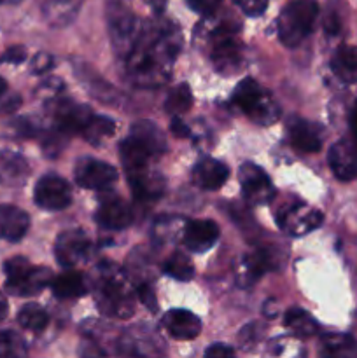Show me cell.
<instances>
[{
	"label": "cell",
	"mask_w": 357,
	"mask_h": 358,
	"mask_svg": "<svg viewBox=\"0 0 357 358\" xmlns=\"http://www.w3.org/2000/svg\"><path fill=\"white\" fill-rule=\"evenodd\" d=\"M4 271L7 275L6 289L13 296H35L52 282V275L48 268L31 266L24 257L9 259L4 264Z\"/></svg>",
	"instance_id": "5"
},
{
	"label": "cell",
	"mask_w": 357,
	"mask_h": 358,
	"mask_svg": "<svg viewBox=\"0 0 357 358\" xmlns=\"http://www.w3.org/2000/svg\"><path fill=\"white\" fill-rule=\"evenodd\" d=\"M30 227V217L14 205H0V240L20 241Z\"/></svg>",
	"instance_id": "17"
},
{
	"label": "cell",
	"mask_w": 357,
	"mask_h": 358,
	"mask_svg": "<svg viewBox=\"0 0 357 358\" xmlns=\"http://www.w3.org/2000/svg\"><path fill=\"white\" fill-rule=\"evenodd\" d=\"M98 308L104 315L128 318L135 310L132 287L125 273L114 264H102L94 282Z\"/></svg>",
	"instance_id": "2"
},
{
	"label": "cell",
	"mask_w": 357,
	"mask_h": 358,
	"mask_svg": "<svg viewBox=\"0 0 357 358\" xmlns=\"http://www.w3.org/2000/svg\"><path fill=\"white\" fill-rule=\"evenodd\" d=\"M0 2H2V0H0Z\"/></svg>",
	"instance_id": "46"
},
{
	"label": "cell",
	"mask_w": 357,
	"mask_h": 358,
	"mask_svg": "<svg viewBox=\"0 0 357 358\" xmlns=\"http://www.w3.org/2000/svg\"><path fill=\"white\" fill-rule=\"evenodd\" d=\"M350 128H352L354 136H356V140H357V101H356V105H354L352 112H350Z\"/></svg>",
	"instance_id": "42"
},
{
	"label": "cell",
	"mask_w": 357,
	"mask_h": 358,
	"mask_svg": "<svg viewBox=\"0 0 357 358\" xmlns=\"http://www.w3.org/2000/svg\"><path fill=\"white\" fill-rule=\"evenodd\" d=\"M234 6L241 9V13L247 16H261L268 7V0H233Z\"/></svg>",
	"instance_id": "33"
},
{
	"label": "cell",
	"mask_w": 357,
	"mask_h": 358,
	"mask_svg": "<svg viewBox=\"0 0 357 358\" xmlns=\"http://www.w3.org/2000/svg\"><path fill=\"white\" fill-rule=\"evenodd\" d=\"M331 70L346 84L357 83V45H342L331 59Z\"/></svg>",
	"instance_id": "21"
},
{
	"label": "cell",
	"mask_w": 357,
	"mask_h": 358,
	"mask_svg": "<svg viewBox=\"0 0 357 358\" xmlns=\"http://www.w3.org/2000/svg\"><path fill=\"white\" fill-rule=\"evenodd\" d=\"M182 240L189 250L202 254L212 248L219 240V227L214 220H192L186 226Z\"/></svg>",
	"instance_id": "13"
},
{
	"label": "cell",
	"mask_w": 357,
	"mask_h": 358,
	"mask_svg": "<svg viewBox=\"0 0 357 358\" xmlns=\"http://www.w3.org/2000/svg\"><path fill=\"white\" fill-rule=\"evenodd\" d=\"M20 103V98L9 94V86H7L6 79L0 77V110H13Z\"/></svg>",
	"instance_id": "35"
},
{
	"label": "cell",
	"mask_w": 357,
	"mask_h": 358,
	"mask_svg": "<svg viewBox=\"0 0 357 358\" xmlns=\"http://www.w3.org/2000/svg\"><path fill=\"white\" fill-rule=\"evenodd\" d=\"M2 2H7V3H16V2H20V0H2Z\"/></svg>",
	"instance_id": "45"
},
{
	"label": "cell",
	"mask_w": 357,
	"mask_h": 358,
	"mask_svg": "<svg viewBox=\"0 0 357 358\" xmlns=\"http://www.w3.org/2000/svg\"><path fill=\"white\" fill-rule=\"evenodd\" d=\"M18 322L23 329L31 332H41L48 327L49 324V317L41 306L37 304H27L20 310L18 313Z\"/></svg>",
	"instance_id": "28"
},
{
	"label": "cell",
	"mask_w": 357,
	"mask_h": 358,
	"mask_svg": "<svg viewBox=\"0 0 357 358\" xmlns=\"http://www.w3.org/2000/svg\"><path fill=\"white\" fill-rule=\"evenodd\" d=\"M289 135L290 142L298 150L303 152H317L322 147V136L321 128L312 122L303 121V119H296L289 124Z\"/></svg>",
	"instance_id": "19"
},
{
	"label": "cell",
	"mask_w": 357,
	"mask_h": 358,
	"mask_svg": "<svg viewBox=\"0 0 357 358\" xmlns=\"http://www.w3.org/2000/svg\"><path fill=\"white\" fill-rule=\"evenodd\" d=\"M90 252L91 241L88 240V236L83 231H66V233H62L55 245L56 261L63 268H72V266L83 262L90 255Z\"/></svg>",
	"instance_id": "11"
},
{
	"label": "cell",
	"mask_w": 357,
	"mask_h": 358,
	"mask_svg": "<svg viewBox=\"0 0 357 358\" xmlns=\"http://www.w3.org/2000/svg\"><path fill=\"white\" fill-rule=\"evenodd\" d=\"M130 136L139 140L144 147L150 150L154 156L163 154L167 149V140H164L163 131L150 121H139L130 129Z\"/></svg>",
	"instance_id": "23"
},
{
	"label": "cell",
	"mask_w": 357,
	"mask_h": 358,
	"mask_svg": "<svg viewBox=\"0 0 357 358\" xmlns=\"http://www.w3.org/2000/svg\"><path fill=\"white\" fill-rule=\"evenodd\" d=\"M223 0H188V6L202 16H210L219 9Z\"/></svg>",
	"instance_id": "34"
},
{
	"label": "cell",
	"mask_w": 357,
	"mask_h": 358,
	"mask_svg": "<svg viewBox=\"0 0 357 358\" xmlns=\"http://www.w3.org/2000/svg\"><path fill=\"white\" fill-rule=\"evenodd\" d=\"M279 226L293 236H303L310 231L317 229L322 224V213L318 210L310 208L304 203L300 205L284 206L279 213Z\"/></svg>",
	"instance_id": "10"
},
{
	"label": "cell",
	"mask_w": 357,
	"mask_h": 358,
	"mask_svg": "<svg viewBox=\"0 0 357 358\" xmlns=\"http://www.w3.org/2000/svg\"><path fill=\"white\" fill-rule=\"evenodd\" d=\"M324 30L329 35H336L342 30V17L336 9H329L324 16Z\"/></svg>",
	"instance_id": "36"
},
{
	"label": "cell",
	"mask_w": 357,
	"mask_h": 358,
	"mask_svg": "<svg viewBox=\"0 0 357 358\" xmlns=\"http://www.w3.org/2000/svg\"><path fill=\"white\" fill-rule=\"evenodd\" d=\"M163 271L167 273L168 276H172V278L181 280V282H189V280L195 276L192 275V273H195L192 264L189 262L188 257H184V255L181 254L172 255V257L164 262Z\"/></svg>",
	"instance_id": "31"
},
{
	"label": "cell",
	"mask_w": 357,
	"mask_h": 358,
	"mask_svg": "<svg viewBox=\"0 0 357 358\" xmlns=\"http://www.w3.org/2000/svg\"><path fill=\"white\" fill-rule=\"evenodd\" d=\"M233 101L245 115L259 124H272L280 115V108L272 94L251 77L237 84L233 91Z\"/></svg>",
	"instance_id": "4"
},
{
	"label": "cell",
	"mask_w": 357,
	"mask_h": 358,
	"mask_svg": "<svg viewBox=\"0 0 357 358\" xmlns=\"http://www.w3.org/2000/svg\"><path fill=\"white\" fill-rule=\"evenodd\" d=\"M107 16L115 51L128 56L140 34L136 17L130 9V0H107Z\"/></svg>",
	"instance_id": "6"
},
{
	"label": "cell",
	"mask_w": 357,
	"mask_h": 358,
	"mask_svg": "<svg viewBox=\"0 0 357 358\" xmlns=\"http://www.w3.org/2000/svg\"><path fill=\"white\" fill-rule=\"evenodd\" d=\"M286 325L298 338H310V336L317 334L318 331L317 322L310 317V313H307L303 310H298V308L287 311Z\"/></svg>",
	"instance_id": "27"
},
{
	"label": "cell",
	"mask_w": 357,
	"mask_h": 358,
	"mask_svg": "<svg viewBox=\"0 0 357 358\" xmlns=\"http://www.w3.org/2000/svg\"><path fill=\"white\" fill-rule=\"evenodd\" d=\"M24 58H27V49L23 45H14V48H9L0 56V63H14V65H18V63L24 62Z\"/></svg>",
	"instance_id": "37"
},
{
	"label": "cell",
	"mask_w": 357,
	"mask_h": 358,
	"mask_svg": "<svg viewBox=\"0 0 357 358\" xmlns=\"http://www.w3.org/2000/svg\"><path fill=\"white\" fill-rule=\"evenodd\" d=\"M163 327L174 339L189 341L200 334L202 322L195 313L188 310H170L163 317Z\"/></svg>",
	"instance_id": "14"
},
{
	"label": "cell",
	"mask_w": 357,
	"mask_h": 358,
	"mask_svg": "<svg viewBox=\"0 0 357 358\" xmlns=\"http://www.w3.org/2000/svg\"><path fill=\"white\" fill-rule=\"evenodd\" d=\"M206 357H216V358H223V357H233L234 355V350L230 348L226 345H212L209 350L205 352Z\"/></svg>",
	"instance_id": "40"
},
{
	"label": "cell",
	"mask_w": 357,
	"mask_h": 358,
	"mask_svg": "<svg viewBox=\"0 0 357 358\" xmlns=\"http://www.w3.org/2000/svg\"><path fill=\"white\" fill-rule=\"evenodd\" d=\"M227 177H230V170L226 164L214 157H205L192 168V182L205 191H216L223 187Z\"/></svg>",
	"instance_id": "16"
},
{
	"label": "cell",
	"mask_w": 357,
	"mask_h": 358,
	"mask_svg": "<svg viewBox=\"0 0 357 358\" xmlns=\"http://www.w3.org/2000/svg\"><path fill=\"white\" fill-rule=\"evenodd\" d=\"M91 110L84 105L74 103V101H62L55 110L56 124L62 131L80 133L86 122L90 121Z\"/></svg>",
	"instance_id": "18"
},
{
	"label": "cell",
	"mask_w": 357,
	"mask_h": 358,
	"mask_svg": "<svg viewBox=\"0 0 357 358\" xmlns=\"http://www.w3.org/2000/svg\"><path fill=\"white\" fill-rule=\"evenodd\" d=\"M52 66V58L48 55V52H38L37 56L31 62V72L34 73H44L48 72Z\"/></svg>",
	"instance_id": "38"
},
{
	"label": "cell",
	"mask_w": 357,
	"mask_h": 358,
	"mask_svg": "<svg viewBox=\"0 0 357 358\" xmlns=\"http://www.w3.org/2000/svg\"><path fill=\"white\" fill-rule=\"evenodd\" d=\"M114 129L115 124L111 117L93 114L80 133H83V136L88 142L98 145V143L104 142L105 138H111V136L114 135Z\"/></svg>",
	"instance_id": "26"
},
{
	"label": "cell",
	"mask_w": 357,
	"mask_h": 358,
	"mask_svg": "<svg viewBox=\"0 0 357 358\" xmlns=\"http://www.w3.org/2000/svg\"><path fill=\"white\" fill-rule=\"evenodd\" d=\"M241 58V51L238 42L234 41L231 35L220 34L219 37L216 38V44H214L212 49V59L214 63L217 65V69L226 72L227 69L233 70L234 65L240 63Z\"/></svg>",
	"instance_id": "22"
},
{
	"label": "cell",
	"mask_w": 357,
	"mask_h": 358,
	"mask_svg": "<svg viewBox=\"0 0 357 358\" xmlns=\"http://www.w3.org/2000/svg\"><path fill=\"white\" fill-rule=\"evenodd\" d=\"M318 6L314 0H294L287 3L276 21L279 38L286 48H296L314 30Z\"/></svg>",
	"instance_id": "3"
},
{
	"label": "cell",
	"mask_w": 357,
	"mask_h": 358,
	"mask_svg": "<svg viewBox=\"0 0 357 358\" xmlns=\"http://www.w3.org/2000/svg\"><path fill=\"white\" fill-rule=\"evenodd\" d=\"M24 353V343L16 332H0V357H18Z\"/></svg>",
	"instance_id": "32"
},
{
	"label": "cell",
	"mask_w": 357,
	"mask_h": 358,
	"mask_svg": "<svg viewBox=\"0 0 357 358\" xmlns=\"http://www.w3.org/2000/svg\"><path fill=\"white\" fill-rule=\"evenodd\" d=\"M329 168L342 182L354 180L357 177V149L349 140L332 143L328 154Z\"/></svg>",
	"instance_id": "12"
},
{
	"label": "cell",
	"mask_w": 357,
	"mask_h": 358,
	"mask_svg": "<svg viewBox=\"0 0 357 358\" xmlns=\"http://www.w3.org/2000/svg\"><path fill=\"white\" fill-rule=\"evenodd\" d=\"M192 103V94H191V90H189L188 84H178V86H175L174 90H172V93L168 94L167 98V110L170 112V114H184V112L189 110V107H191Z\"/></svg>",
	"instance_id": "30"
},
{
	"label": "cell",
	"mask_w": 357,
	"mask_h": 358,
	"mask_svg": "<svg viewBox=\"0 0 357 358\" xmlns=\"http://www.w3.org/2000/svg\"><path fill=\"white\" fill-rule=\"evenodd\" d=\"M153 31L150 35L139 34L132 51H130V69L139 79H149L167 76L164 69L174 63L177 55V34L167 31Z\"/></svg>",
	"instance_id": "1"
},
{
	"label": "cell",
	"mask_w": 357,
	"mask_h": 358,
	"mask_svg": "<svg viewBox=\"0 0 357 358\" xmlns=\"http://www.w3.org/2000/svg\"><path fill=\"white\" fill-rule=\"evenodd\" d=\"M97 222L108 231H122L133 222V213L122 199L108 198L98 208Z\"/></svg>",
	"instance_id": "15"
},
{
	"label": "cell",
	"mask_w": 357,
	"mask_h": 358,
	"mask_svg": "<svg viewBox=\"0 0 357 358\" xmlns=\"http://www.w3.org/2000/svg\"><path fill=\"white\" fill-rule=\"evenodd\" d=\"M150 6L156 9V13H161L164 9V6H167V0H150Z\"/></svg>",
	"instance_id": "44"
},
{
	"label": "cell",
	"mask_w": 357,
	"mask_h": 358,
	"mask_svg": "<svg viewBox=\"0 0 357 358\" xmlns=\"http://www.w3.org/2000/svg\"><path fill=\"white\" fill-rule=\"evenodd\" d=\"M34 199L41 208L58 212L70 205L72 189L65 178L58 177V175H44L35 185Z\"/></svg>",
	"instance_id": "9"
},
{
	"label": "cell",
	"mask_w": 357,
	"mask_h": 358,
	"mask_svg": "<svg viewBox=\"0 0 357 358\" xmlns=\"http://www.w3.org/2000/svg\"><path fill=\"white\" fill-rule=\"evenodd\" d=\"M76 182L84 189L104 191L118 180V170L105 161L83 157L76 164Z\"/></svg>",
	"instance_id": "8"
},
{
	"label": "cell",
	"mask_w": 357,
	"mask_h": 358,
	"mask_svg": "<svg viewBox=\"0 0 357 358\" xmlns=\"http://www.w3.org/2000/svg\"><path fill=\"white\" fill-rule=\"evenodd\" d=\"M136 294H139V299L142 301V303L146 304V306L149 308V310H153V311L158 310L156 297H154V292L149 289V287L142 285L139 290H136Z\"/></svg>",
	"instance_id": "39"
},
{
	"label": "cell",
	"mask_w": 357,
	"mask_h": 358,
	"mask_svg": "<svg viewBox=\"0 0 357 358\" xmlns=\"http://www.w3.org/2000/svg\"><path fill=\"white\" fill-rule=\"evenodd\" d=\"M245 269H247V275L251 278H259L261 275H265L266 271L273 269V255L270 254L265 248H259V250L252 252L245 257Z\"/></svg>",
	"instance_id": "29"
},
{
	"label": "cell",
	"mask_w": 357,
	"mask_h": 358,
	"mask_svg": "<svg viewBox=\"0 0 357 358\" xmlns=\"http://www.w3.org/2000/svg\"><path fill=\"white\" fill-rule=\"evenodd\" d=\"M322 350L329 357L352 358L357 357V341L349 334L322 336Z\"/></svg>",
	"instance_id": "25"
},
{
	"label": "cell",
	"mask_w": 357,
	"mask_h": 358,
	"mask_svg": "<svg viewBox=\"0 0 357 358\" xmlns=\"http://www.w3.org/2000/svg\"><path fill=\"white\" fill-rule=\"evenodd\" d=\"M7 315V301L6 297H4V294L0 292V320H4Z\"/></svg>",
	"instance_id": "43"
},
{
	"label": "cell",
	"mask_w": 357,
	"mask_h": 358,
	"mask_svg": "<svg viewBox=\"0 0 357 358\" xmlns=\"http://www.w3.org/2000/svg\"><path fill=\"white\" fill-rule=\"evenodd\" d=\"M51 287L58 299H77V297L86 296L90 290L88 278L83 273L77 271H66L56 276L51 282Z\"/></svg>",
	"instance_id": "20"
},
{
	"label": "cell",
	"mask_w": 357,
	"mask_h": 358,
	"mask_svg": "<svg viewBox=\"0 0 357 358\" xmlns=\"http://www.w3.org/2000/svg\"><path fill=\"white\" fill-rule=\"evenodd\" d=\"M241 194L248 205H268L275 198V187L262 168L254 163H244L238 170Z\"/></svg>",
	"instance_id": "7"
},
{
	"label": "cell",
	"mask_w": 357,
	"mask_h": 358,
	"mask_svg": "<svg viewBox=\"0 0 357 358\" xmlns=\"http://www.w3.org/2000/svg\"><path fill=\"white\" fill-rule=\"evenodd\" d=\"M170 129L175 136H181V138H188L189 136V128L178 117H174V121H172L170 124Z\"/></svg>",
	"instance_id": "41"
},
{
	"label": "cell",
	"mask_w": 357,
	"mask_h": 358,
	"mask_svg": "<svg viewBox=\"0 0 357 358\" xmlns=\"http://www.w3.org/2000/svg\"><path fill=\"white\" fill-rule=\"evenodd\" d=\"M83 0H49L44 6V16L55 27H65L77 16Z\"/></svg>",
	"instance_id": "24"
}]
</instances>
